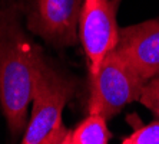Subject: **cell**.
<instances>
[{
	"label": "cell",
	"mask_w": 159,
	"mask_h": 144,
	"mask_svg": "<svg viewBox=\"0 0 159 144\" xmlns=\"http://www.w3.org/2000/svg\"><path fill=\"white\" fill-rule=\"evenodd\" d=\"M19 4L0 7V102L15 136L26 128L36 71L43 56L27 39L20 23Z\"/></svg>",
	"instance_id": "obj_1"
},
{
	"label": "cell",
	"mask_w": 159,
	"mask_h": 144,
	"mask_svg": "<svg viewBox=\"0 0 159 144\" xmlns=\"http://www.w3.org/2000/svg\"><path fill=\"white\" fill-rule=\"evenodd\" d=\"M75 91V84L44 59L33 82V111L22 138L23 144H69L70 133L62 122V111Z\"/></svg>",
	"instance_id": "obj_2"
},
{
	"label": "cell",
	"mask_w": 159,
	"mask_h": 144,
	"mask_svg": "<svg viewBox=\"0 0 159 144\" xmlns=\"http://www.w3.org/2000/svg\"><path fill=\"white\" fill-rule=\"evenodd\" d=\"M145 81L113 49L105 56L98 74L90 78L89 114L112 118L122 108L139 100Z\"/></svg>",
	"instance_id": "obj_3"
},
{
	"label": "cell",
	"mask_w": 159,
	"mask_h": 144,
	"mask_svg": "<svg viewBox=\"0 0 159 144\" xmlns=\"http://www.w3.org/2000/svg\"><path fill=\"white\" fill-rule=\"evenodd\" d=\"M116 7L113 0H83L79 29L88 56L90 78L98 74L105 56L119 42Z\"/></svg>",
	"instance_id": "obj_4"
},
{
	"label": "cell",
	"mask_w": 159,
	"mask_h": 144,
	"mask_svg": "<svg viewBox=\"0 0 159 144\" xmlns=\"http://www.w3.org/2000/svg\"><path fill=\"white\" fill-rule=\"evenodd\" d=\"M82 6L83 0H29L27 27L52 45H76Z\"/></svg>",
	"instance_id": "obj_5"
},
{
	"label": "cell",
	"mask_w": 159,
	"mask_h": 144,
	"mask_svg": "<svg viewBox=\"0 0 159 144\" xmlns=\"http://www.w3.org/2000/svg\"><path fill=\"white\" fill-rule=\"evenodd\" d=\"M115 51L145 81L159 77V22L148 20L119 29Z\"/></svg>",
	"instance_id": "obj_6"
},
{
	"label": "cell",
	"mask_w": 159,
	"mask_h": 144,
	"mask_svg": "<svg viewBox=\"0 0 159 144\" xmlns=\"http://www.w3.org/2000/svg\"><path fill=\"white\" fill-rule=\"evenodd\" d=\"M109 140L111 133L106 118L100 114H89L88 118L70 133L69 144H106Z\"/></svg>",
	"instance_id": "obj_7"
},
{
	"label": "cell",
	"mask_w": 159,
	"mask_h": 144,
	"mask_svg": "<svg viewBox=\"0 0 159 144\" xmlns=\"http://www.w3.org/2000/svg\"><path fill=\"white\" fill-rule=\"evenodd\" d=\"M123 144H159V120L146 126L135 127L129 137L123 138Z\"/></svg>",
	"instance_id": "obj_8"
},
{
	"label": "cell",
	"mask_w": 159,
	"mask_h": 144,
	"mask_svg": "<svg viewBox=\"0 0 159 144\" xmlns=\"http://www.w3.org/2000/svg\"><path fill=\"white\" fill-rule=\"evenodd\" d=\"M139 101L159 117V77L146 81L139 97Z\"/></svg>",
	"instance_id": "obj_9"
},
{
	"label": "cell",
	"mask_w": 159,
	"mask_h": 144,
	"mask_svg": "<svg viewBox=\"0 0 159 144\" xmlns=\"http://www.w3.org/2000/svg\"><path fill=\"white\" fill-rule=\"evenodd\" d=\"M113 3H115V4H116V6H118V4H119V3H120V0H113Z\"/></svg>",
	"instance_id": "obj_10"
}]
</instances>
